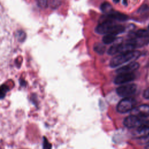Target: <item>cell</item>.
<instances>
[{"mask_svg": "<svg viewBox=\"0 0 149 149\" xmlns=\"http://www.w3.org/2000/svg\"><path fill=\"white\" fill-rule=\"evenodd\" d=\"M125 28L122 25L115 24L113 22L108 20H101L96 27L95 31L100 34H113L116 36L124 32Z\"/></svg>", "mask_w": 149, "mask_h": 149, "instance_id": "1", "label": "cell"}, {"mask_svg": "<svg viewBox=\"0 0 149 149\" xmlns=\"http://www.w3.org/2000/svg\"><path fill=\"white\" fill-rule=\"evenodd\" d=\"M140 56L139 51H132L119 54L113 57L110 61L109 65L111 68H116L127 62L135 60Z\"/></svg>", "mask_w": 149, "mask_h": 149, "instance_id": "2", "label": "cell"}, {"mask_svg": "<svg viewBox=\"0 0 149 149\" xmlns=\"http://www.w3.org/2000/svg\"><path fill=\"white\" fill-rule=\"evenodd\" d=\"M136 104V101L135 99L131 97L124 98L118 104L116 109L119 113H126L132 111L135 108Z\"/></svg>", "mask_w": 149, "mask_h": 149, "instance_id": "3", "label": "cell"}, {"mask_svg": "<svg viewBox=\"0 0 149 149\" xmlns=\"http://www.w3.org/2000/svg\"><path fill=\"white\" fill-rule=\"evenodd\" d=\"M134 48L136 47L133 45L127 42H126L125 44H115L109 47L107 53L110 55H115L116 54H120L133 51Z\"/></svg>", "mask_w": 149, "mask_h": 149, "instance_id": "4", "label": "cell"}, {"mask_svg": "<svg viewBox=\"0 0 149 149\" xmlns=\"http://www.w3.org/2000/svg\"><path fill=\"white\" fill-rule=\"evenodd\" d=\"M137 90V86L135 84H127L121 86L116 88V93L122 97H130L134 94Z\"/></svg>", "mask_w": 149, "mask_h": 149, "instance_id": "5", "label": "cell"}, {"mask_svg": "<svg viewBox=\"0 0 149 149\" xmlns=\"http://www.w3.org/2000/svg\"><path fill=\"white\" fill-rule=\"evenodd\" d=\"M145 120L137 116L130 115L126 117L123 121L124 125L127 128H134L140 126Z\"/></svg>", "mask_w": 149, "mask_h": 149, "instance_id": "6", "label": "cell"}, {"mask_svg": "<svg viewBox=\"0 0 149 149\" xmlns=\"http://www.w3.org/2000/svg\"><path fill=\"white\" fill-rule=\"evenodd\" d=\"M132 115L144 119L149 116V105L147 104L141 105L135 107L132 111Z\"/></svg>", "mask_w": 149, "mask_h": 149, "instance_id": "7", "label": "cell"}, {"mask_svg": "<svg viewBox=\"0 0 149 149\" xmlns=\"http://www.w3.org/2000/svg\"><path fill=\"white\" fill-rule=\"evenodd\" d=\"M102 17V20H108L113 22V20L123 22L128 19V16L123 13H120L119 12H111L105 16Z\"/></svg>", "mask_w": 149, "mask_h": 149, "instance_id": "8", "label": "cell"}, {"mask_svg": "<svg viewBox=\"0 0 149 149\" xmlns=\"http://www.w3.org/2000/svg\"><path fill=\"white\" fill-rule=\"evenodd\" d=\"M136 76L133 73L119 74L114 79L116 84H122L134 80Z\"/></svg>", "mask_w": 149, "mask_h": 149, "instance_id": "9", "label": "cell"}, {"mask_svg": "<svg viewBox=\"0 0 149 149\" xmlns=\"http://www.w3.org/2000/svg\"><path fill=\"white\" fill-rule=\"evenodd\" d=\"M140 66L139 63L136 62H130L121 68H118L116 72L118 74L122 73H133V72L136 70Z\"/></svg>", "mask_w": 149, "mask_h": 149, "instance_id": "10", "label": "cell"}, {"mask_svg": "<svg viewBox=\"0 0 149 149\" xmlns=\"http://www.w3.org/2000/svg\"><path fill=\"white\" fill-rule=\"evenodd\" d=\"M137 133L138 135L140 136V138L149 135V127H146L143 126L138 127L137 129Z\"/></svg>", "mask_w": 149, "mask_h": 149, "instance_id": "11", "label": "cell"}, {"mask_svg": "<svg viewBox=\"0 0 149 149\" xmlns=\"http://www.w3.org/2000/svg\"><path fill=\"white\" fill-rule=\"evenodd\" d=\"M117 39L116 36L113 34L104 35L102 38V42L105 44H110L113 43Z\"/></svg>", "mask_w": 149, "mask_h": 149, "instance_id": "12", "label": "cell"}, {"mask_svg": "<svg viewBox=\"0 0 149 149\" xmlns=\"http://www.w3.org/2000/svg\"><path fill=\"white\" fill-rule=\"evenodd\" d=\"M100 9H101V11L102 12L105 13L106 15L111 12L112 10L111 5L109 3L107 2H105L101 5Z\"/></svg>", "mask_w": 149, "mask_h": 149, "instance_id": "13", "label": "cell"}, {"mask_svg": "<svg viewBox=\"0 0 149 149\" xmlns=\"http://www.w3.org/2000/svg\"><path fill=\"white\" fill-rule=\"evenodd\" d=\"M93 49L97 54L102 55L105 52L106 48L104 44H102L101 43H97L94 45Z\"/></svg>", "mask_w": 149, "mask_h": 149, "instance_id": "14", "label": "cell"}, {"mask_svg": "<svg viewBox=\"0 0 149 149\" xmlns=\"http://www.w3.org/2000/svg\"><path fill=\"white\" fill-rule=\"evenodd\" d=\"M134 36L139 38H149V31L144 29H140L134 33Z\"/></svg>", "mask_w": 149, "mask_h": 149, "instance_id": "15", "label": "cell"}, {"mask_svg": "<svg viewBox=\"0 0 149 149\" xmlns=\"http://www.w3.org/2000/svg\"><path fill=\"white\" fill-rule=\"evenodd\" d=\"M15 36L17 40L20 42H23L26 38V34L22 30H18L15 34Z\"/></svg>", "mask_w": 149, "mask_h": 149, "instance_id": "16", "label": "cell"}, {"mask_svg": "<svg viewBox=\"0 0 149 149\" xmlns=\"http://www.w3.org/2000/svg\"><path fill=\"white\" fill-rule=\"evenodd\" d=\"M62 3V0H50L49 5L52 9L58 8Z\"/></svg>", "mask_w": 149, "mask_h": 149, "instance_id": "17", "label": "cell"}, {"mask_svg": "<svg viewBox=\"0 0 149 149\" xmlns=\"http://www.w3.org/2000/svg\"><path fill=\"white\" fill-rule=\"evenodd\" d=\"M48 0H37V4L40 8H45L48 6Z\"/></svg>", "mask_w": 149, "mask_h": 149, "instance_id": "18", "label": "cell"}, {"mask_svg": "<svg viewBox=\"0 0 149 149\" xmlns=\"http://www.w3.org/2000/svg\"><path fill=\"white\" fill-rule=\"evenodd\" d=\"M43 149H51L52 145L45 137H43Z\"/></svg>", "mask_w": 149, "mask_h": 149, "instance_id": "19", "label": "cell"}, {"mask_svg": "<svg viewBox=\"0 0 149 149\" xmlns=\"http://www.w3.org/2000/svg\"><path fill=\"white\" fill-rule=\"evenodd\" d=\"M9 88L8 87L5 85H2L1 87V98H3L6 93V92L8 91Z\"/></svg>", "mask_w": 149, "mask_h": 149, "instance_id": "20", "label": "cell"}, {"mask_svg": "<svg viewBox=\"0 0 149 149\" xmlns=\"http://www.w3.org/2000/svg\"><path fill=\"white\" fill-rule=\"evenodd\" d=\"M143 97L146 99H149V87L146 88L143 92Z\"/></svg>", "mask_w": 149, "mask_h": 149, "instance_id": "21", "label": "cell"}, {"mask_svg": "<svg viewBox=\"0 0 149 149\" xmlns=\"http://www.w3.org/2000/svg\"><path fill=\"white\" fill-rule=\"evenodd\" d=\"M141 139L144 143H149V135L145 136L144 137H142Z\"/></svg>", "mask_w": 149, "mask_h": 149, "instance_id": "22", "label": "cell"}, {"mask_svg": "<svg viewBox=\"0 0 149 149\" xmlns=\"http://www.w3.org/2000/svg\"><path fill=\"white\" fill-rule=\"evenodd\" d=\"M123 3L125 5H127V0H123Z\"/></svg>", "mask_w": 149, "mask_h": 149, "instance_id": "23", "label": "cell"}, {"mask_svg": "<svg viewBox=\"0 0 149 149\" xmlns=\"http://www.w3.org/2000/svg\"><path fill=\"white\" fill-rule=\"evenodd\" d=\"M114 3H118L120 0H112Z\"/></svg>", "mask_w": 149, "mask_h": 149, "instance_id": "24", "label": "cell"}, {"mask_svg": "<svg viewBox=\"0 0 149 149\" xmlns=\"http://www.w3.org/2000/svg\"><path fill=\"white\" fill-rule=\"evenodd\" d=\"M145 149H149V144L147 145V146L145 147Z\"/></svg>", "mask_w": 149, "mask_h": 149, "instance_id": "25", "label": "cell"}, {"mask_svg": "<svg viewBox=\"0 0 149 149\" xmlns=\"http://www.w3.org/2000/svg\"><path fill=\"white\" fill-rule=\"evenodd\" d=\"M148 31H149V24H148Z\"/></svg>", "mask_w": 149, "mask_h": 149, "instance_id": "26", "label": "cell"}]
</instances>
